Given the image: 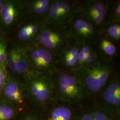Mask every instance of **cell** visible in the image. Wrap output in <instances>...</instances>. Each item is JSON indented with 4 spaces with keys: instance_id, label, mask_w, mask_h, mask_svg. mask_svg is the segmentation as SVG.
Listing matches in <instances>:
<instances>
[{
    "instance_id": "obj_22",
    "label": "cell",
    "mask_w": 120,
    "mask_h": 120,
    "mask_svg": "<svg viewBox=\"0 0 120 120\" xmlns=\"http://www.w3.org/2000/svg\"><path fill=\"white\" fill-rule=\"evenodd\" d=\"M88 101L80 105L74 120H94L88 106Z\"/></svg>"
},
{
    "instance_id": "obj_19",
    "label": "cell",
    "mask_w": 120,
    "mask_h": 120,
    "mask_svg": "<svg viewBox=\"0 0 120 120\" xmlns=\"http://www.w3.org/2000/svg\"><path fill=\"white\" fill-rule=\"evenodd\" d=\"M1 17L7 24H10L13 21L17 15V10L13 4H6L0 9Z\"/></svg>"
},
{
    "instance_id": "obj_17",
    "label": "cell",
    "mask_w": 120,
    "mask_h": 120,
    "mask_svg": "<svg viewBox=\"0 0 120 120\" xmlns=\"http://www.w3.org/2000/svg\"><path fill=\"white\" fill-rule=\"evenodd\" d=\"M88 104L93 120H112L114 116L108 112L94 99H90Z\"/></svg>"
},
{
    "instance_id": "obj_18",
    "label": "cell",
    "mask_w": 120,
    "mask_h": 120,
    "mask_svg": "<svg viewBox=\"0 0 120 120\" xmlns=\"http://www.w3.org/2000/svg\"><path fill=\"white\" fill-rule=\"evenodd\" d=\"M19 120H46V119L43 111L30 107L22 111Z\"/></svg>"
},
{
    "instance_id": "obj_14",
    "label": "cell",
    "mask_w": 120,
    "mask_h": 120,
    "mask_svg": "<svg viewBox=\"0 0 120 120\" xmlns=\"http://www.w3.org/2000/svg\"><path fill=\"white\" fill-rule=\"evenodd\" d=\"M99 60L95 44H81L77 69L94 64Z\"/></svg>"
},
{
    "instance_id": "obj_26",
    "label": "cell",
    "mask_w": 120,
    "mask_h": 120,
    "mask_svg": "<svg viewBox=\"0 0 120 120\" xmlns=\"http://www.w3.org/2000/svg\"><path fill=\"white\" fill-rule=\"evenodd\" d=\"M112 120H120V116H114Z\"/></svg>"
},
{
    "instance_id": "obj_2",
    "label": "cell",
    "mask_w": 120,
    "mask_h": 120,
    "mask_svg": "<svg viewBox=\"0 0 120 120\" xmlns=\"http://www.w3.org/2000/svg\"><path fill=\"white\" fill-rule=\"evenodd\" d=\"M116 71L114 61L100 59L94 64L82 67L74 72L90 99H94Z\"/></svg>"
},
{
    "instance_id": "obj_1",
    "label": "cell",
    "mask_w": 120,
    "mask_h": 120,
    "mask_svg": "<svg viewBox=\"0 0 120 120\" xmlns=\"http://www.w3.org/2000/svg\"><path fill=\"white\" fill-rule=\"evenodd\" d=\"M52 77L53 100L81 105L90 99L74 72L58 70Z\"/></svg>"
},
{
    "instance_id": "obj_8",
    "label": "cell",
    "mask_w": 120,
    "mask_h": 120,
    "mask_svg": "<svg viewBox=\"0 0 120 120\" xmlns=\"http://www.w3.org/2000/svg\"><path fill=\"white\" fill-rule=\"evenodd\" d=\"M70 38L80 44H95L100 34L92 24L78 15L67 26Z\"/></svg>"
},
{
    "instance_id": "obj_13",
    "label": "cell",
    "mask_w": 120,
    "mask_h": 120,
    "mask_svg": "<svg viewBox=\"0 0 120 120\" xmlns=\"http://www.w3.org/2000/svg\"><path fill=\"white\" fill-rule=\"evenodd\" d=\"M95 46L100 59L114 61L117 53L115 43L100 35Z\"/></svg>"
},
{
    "instance_id": "obj_25",
    "label": "cell",
    "mask_w": 120,
    "mask_h": 120,
    "mask_svg": "<svg viewBox=\"0 0 120 120\" xmlns=\"http://www.w3.org/2000/svg\"><path fill=\"white\" fill-rule=\"evenodd\" d=\"M5 81V75L3 71L0 68V87L3 85Z\"/></svg>"
},
{
    "instance_id": "obj_11",
    "label": "cell",
    "mask_w": 120,
    "mask_h": 120,
    "mask_svg": "<svg viewBox=\"0 0 120 120\" xmlns=\"http://www.w3.org/2000/svg\"><path fill=\"white\" fill-rule=\"evenodd\" d=\"M5 96L21 108L22 111L30 107L28 95L24 83L12 81L4 86Z\"/></svg>"
},
{
    "instance_id": "obj_16",
    "label": "cell",
    "mask_w": 120,
    "mask_h": 120,
    "mask_svg": "<svg viewBox=\"0 0 120 120\" xmlns=\"http://www.w3.org/2000/svg\"><path fill=\"white\" fill-rule=\"evenodd\" d=\"M100 35L113 43L120 41V22L107 20L100 31Z\"/></svg>"
},
{
    "instance_id": "obj_29",
    "label": "cell",
    "mask_w": 120,
    "mask_h": 120,
    "mask_svg": "<svg viewBox=\"0 0 120 120\" xmlns=\"http://www.w3.org/2000/svg\"></svg>"
},
{
    "instance_id": "obj_5",
    "label": "cell",
    "mask_w": 120,
    "mask_h": 120,
    "mask_svg": "<svg viewBox=\"0 0 120 120\" xmlns=\"http://www.w3.org/2000/svg\"><path fill=\"white\" fill-rule=\"evenodd\" d=\"M70 39L67 26L44 23L36 44L56 55Z\"/></svg>"
},
{
    "instance_id": "obj_7",
    "label": "cell",
    "mask_w": 120,
    "mask_h": 120,
    "mask_svg": "<svg viewBox=\"0 0 120 120\" xmlns=\"http://www.w3.org/2000/svg\"><path fill=\"white\" fill-rule=\"evenodd\" d=\"M94 99L112 115L120 116V75L118 71Z\"/></svg>"
},
{
    "instance_id": "obj_10",
    "label": "cell",
    "mask_w": 120,
    "mask_h": 120,
    "mask_svg": "<svg viewBox=\"0 0 120 120\" xmlns=\"http://www.w3.org/2000/svg\"><path fill=\"white\" fill-rule=\"evenodd\" d=\"M80 106L53 100L43 112L46 120H74Z\"/></svg>"
},
{
    "instance_id": "obj_21",
    "label": "cell",
    "mask_w": 120,
    "mask_h": 120,
    "mask_svg": "<svg viewBox=\"0 0 120 120\" xmlns=\"http://www.w3.org/2000/svg\"><path fill=\"white\" fill-rule=\"evenodd\" d=\"M107 20L120 22V0H112Z\"/></svg>"
},
{
    "instance_id": "obj_28",
    "label": "cell",
    "mask_w": 120,
    "mask_h": 120,
    "mask_svg": "<svg viewBox=\"0 0 120 120\" xmlns=\"http://www.w3.org/2000/svg\"><path fill=\"white\" fill-rule=\"evenodd\" d=\"M0 49H1V48H0Z\"/></svg>"
},
{
    "instance_id": "obj_3",
    "label": "cell",
    "mask_w": 120,
    "mask_h": 120,
    "mask_svg": "<svg viewBox=\"0 0 120 120\" xmlns=\"http://www.w3.org/2000/svg\"><path fill=\"white\" fill-rule=\"evenodd\" d=\"M24 80L30 107L43 111L54 99L52 75L33 72Z\"/></svg>"
},
{
    "instance_id": "obj_4",
    "label": "cell",
    "mask_w": 120,
    "mask_h": 120,
    "mask_svg": "<svg viewBox=\"0 0 120 120\" xmlns=\"http://www.w3.org/2000/svg\"><path fill=\"white\" fill-rule=\"evenodd\" d=\"M111 1L79 0L77 15L90 22L100 32L107 20Z\"/></svg>"
},
{
    "instance_id": "obj_9",
    "label": "cell",
    "mask_w": 120,
    "mask_h": 120,
    "mask_svg": "<svg viewBox=\"0 0 120 120\" xmlns=\"http://www.w3.org/2000/svg\"><path fill=\"white\" fill-rule=\"evenodd\" d=\"M81 44L71 39L57 54L58 70L75 72L77 69Z\"/></svg>"
},
{
    "instance_id": "obj_20",
    "label": "cell",
    "mask_w": 120,
    "mask_h": 120,
    "mask_svg": "<svg viewBox=\"0 0 120 120\" xmlns=\"http://www.w3.org/2000/svg\"><path fill=\"white\" fill-rule=\"evenodd\" d=\"M17 114V110L9 105L0 103V120H13Z\"/></svg>"
},
{
    "instance_id": "obj_12",
    "label": "cell",
    "mask_w": 120,
    "mask_h": 120,
    "mask_svg": "<svg viewBox=\"0 0 120 120\" xmlns=\"http://www.w3.org/2000/svg\"><path fill=\"white\" fill-rule=\"evenodd\" d=\"M79 0H60L59 17L56 25L67 26L77 15Z\"/></svg>"
},
{
    "instance_id": "obj_15",
    "label": "cell",
    "mask_w": 120,
    "mask_h": 120,
    "mask_svg": "<svg viewBox=\"0 0 120 120\" xmlns=\"http://www.w3.org/2000/svg\"><path fill=\"white\" fill-rule=\"evenodd\" d=\"M53 0H36L30 2L28 5L30 13L36 20L44 22Z\"/></svg>"
},
{
    "instance_id": "obj_27",
    "label": "cell",
    "mask_w": 120,
    "mask_h": 120,
    "mask_svg": "<svg viewBox=\"0 0 120 120\" xmlns=\"http://www.w3.org/2000/svg\"><path fill=\"white\" fill-rule=\"evenodd\" d=\"M2 7V3L1 1L0 0V9H1Z\"/></svg>"
},
{
    "instance_id": "obj_24",
    "label": "cell",
    "mask_w": 120,
    "mask_h": 120,
    "mask_svg": "<svg viewBox=\"0 0 120 120\" xmlns=\"http://www.w3.org/2000/svg\"><path fill=\"white\" fill-rule=\"evenodd\" d=\"M6 54L5 48L3 45H1L0 51V60L2 63H4L6 60Z\"/></svg>"
},
{
    "instance_id": "obj_6",
    "label": "cell",
    "mask_w": 120,
    "mask_h": 120,
    "mask_svg": "<svg viewBox=\"0 0 120 120\" xmlns=\"http://www.w3.org/2000/svg\"><path fill=\"white\" fill-rule=\"evenodd\" d=\"M26 48L30 67L33 72L52 75L58 70L55 54L37 44Z\"/></svg>"
},
{
    "instance_id": "obj_23",
    "label": "cell",
    "mask_w": 120,
    "mask_h": 120,
    "mask_svg": "<svg viewBox=\"0 0 120 120\" xmlns=\"http://www.w3.org/2000/svg\"><path fill=\"white\" fill-rule=\"evenodd\" d=\"M19 47L20 46H18L13 49L9 54V67L14 73H17V64Z\"/></svg>"
}]
</instances>
